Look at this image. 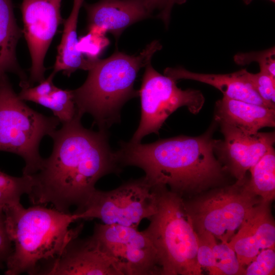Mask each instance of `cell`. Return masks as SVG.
<instances>
[{"mask_svg":"<svg viewBox=\"0 0 275 275\" xmlns=\"http://www.w3.org/2000/svg\"><path fill=\"white\" fill-rule=\"evenodd\" d=\"M82 117L76 112L50 135L52 152L44 159L40 170L31 175L33 184L28 196L34 205L50 204L66 213L76 206L74 213H79L99 179L121 173L122 168L109 145L107 130L85 128Z\"/></svg>","mask_w":275,"mask_h":275,"instance_id":"1","label":"cell"},{"mask_svg":"<svg viewBox=\"0 0 275 275\" xmlns=\"http://www.w3.org/2000/svg\"><path fill=\"white\" fill-rule=\"evenodd\" d=\"M213 126L197 137L180 135L150 144L120 142L116 151L122 168L135 166L154 186L166 187L182 198L219 185L226 169L214 152Z\"/></svg>","mask_w":275,"mask_h":275,"instance_id":"2","label":"cell"},{"mask_svg":"<svg viewBox=\"0 0 275 275\" xmlns=\"http://www.w3.org/2000/svg\"><path fill=\"white\" fill-rule=\"evenodd\" d=\"M6 227L14 249L6 262V275L37 274L44 265L61 254L67 243L78 236L82 224L74 212H61L41 205L24 207L20 202L4 208Z\"/></svg>","mask_w":275,"mask_h":275,"instance_id":"3","label":"cell"},{"mask_svg":"<svg viewBox=\"0 0 275 275\" xmlns=\"http://www.w3.org/2000/svg\"><path fill=\"white\" fill-rule=\"evenodd\" d=\"M161 48L154 40L136 56L118 51L105 59L96 60L85 82L72 90L76 112L90 114L101 130H107L120 122L123 105L139 95L133 85L139 70Z\"/></svg>","mask_w":275,"mask_h":275,"instance_id":"4","label":"cell"},{"mask_svg":"<svg viewBox=\"0 0 275 275\" xmlns=\"http://www.w3.org/2000/svg\"><path fill=\"white\" fill-rule=\"evenodd\" d=\"M156 213L144 232L158 255L161 275H200L198 237L184 199L166 187H156Z\"/></svg>","mask_w":275,"mask_h":275,"instance_id":"5","label":"cell"},{"mask_svg":"<svg viewBox=\"0 0 275 275\" xmlns=\"http://www.w3.org/2000/svg\"><path fill=\"white\" fill-rule=\"evenodd\" d=\"M60 123L55 116H46L28 106L15 92L6 74L0 77V151L24 160L22 175L40 170L44 160L39 153L41 141Z\"/></svg>","mask_w":275,"mask_h":275,"instance_id":"6","label":"cell"},{"mask_svg":"<svg viewBox=\"0 0 275 275\" xmlns=\"http://www.w3.org/2000/svg\"><path fill=\"white\" fill-rule=\"evenodd\" d=\"M248 181L245 177L195 200H184L197 233L208 232L222 242L230 241L253 208L261 201L252 191Z\"/></svg>","mask_w":275,"mask_h":275,"instance_id":"7","label":"cell"},{"mask_svg":"<svg viewBox=\"0 0 275 275\" xmlns=\"http://www.w3.org/2000/svg\"><path fill=\"white\" fill-rule=\"evenodd\" d=\"M157 189L144 176L131 179L109 191L97 189L78 219L98 218L103 224L138 228L141 222L156 212Z\"/></svg>","mask_w":275,"mask_h":275,"instance_id":"8","label":"cell"},{"mask_svg":"<svg viewBox=\"0 0 275 275\" xmlns=\"http://www.w3.org/2000/svg\"><path fill=\"white\" fill-rule=\"evenodd\" d=\"M139 95L141 116L139 125L130 142L140 143L146 135L158 134L163 123L178 108L186 106L190 113H198L205 101L199 91L179 88L176 80L162 75L150 64L146 66Z\"/></svg>","mask_w":275,"mask_h":275,"instance_id":"9","label":"cell"},{"mask_svg":"<svg viewBox=\"0 0 275 275\" xmlns=\"http://www.w3.org/2000/svg\"><path fill=\"white\" fill-rule=\"evenodd\" d=\"M91 236L112 258L120 275L161 274L157 251L144 231L95 223Z\"/></svg>","mask_w":275,"mask_h":275,"instance_id":"10","label":"cell"},{"mask_svg":"<svg viewBox=\"0 0 275 275\" xmlns=\"http://www.w3.org/2000/svg\"><path fill=\"white\" fill-rule=\"evenodd\" d=\"M62 0H22L20 8L23 23V35L31 58L30 86L44 80L46 53L59 26L63 23Z\"/></svg>","mask_w":275,"mask_h":275,"instance_id":"11","label":"cell"},{"mask_svg":"<svg viewBox=\"0 0 275 275\" xmlns=\"http://www.w3.org/2000/svg\"><path fill=\"white\" fill-rule=\"evenodd\" d=\"M220 125L224 140L217 141L215 151L226 170L237 180H242L246 172L273 146L274 132L249 134L228 125Z\"/></svg>","mask_w":275,"mask_h":275,"instance_id":"12","label":"cell"},{"mask_svg":"<svg viewBox=\"0 0 275 275\" xmlns=\"http://www.w3.org/2000/svg\"><path fill=\"white\" fill-rule=\"evenodd\" d=\"M78 237L70 240L59 257L42 267L37 274L120 275L113 260L92 236Z\"/></svg>","mask_w":275,"mask_h":275,"instance_id":"13","label":"cell"},{"mask_svg":"<svg viewBox=\"0 0 275 275\" xmlns=\"http://www.w3.org/2000/svg\"><path fill=\"white\" fill-rule=\"evenodd\" d=\"M269 205L261 200L255 206L228 243L244 267L261 250L274 249L275 224Z\"/></svg>","mask_w":275,"mask_h":275,"instance_id":"14","label":"cell"},{"mask_svg":"<svg viewBox=\"0 0 275 275\" xmlns=\"http://www.w3.org/2000/svg\"><path fill=\"white\" fill-rule=\"evenodd\" d=\"M87 11L88 31L109 32L118 39L132 24L149 17L152 11L145 0H100L84 2Z\"/></svg>","mask_w":275,"mask_h":275,"instance_id":"15","label":"cell"},{"mask_svg":"<svg viewBox=\"0 0 275 275\" xmlns=\"http://www.w3.org/2000/svg\"><path fill=\"white\" fill-rule=\"evenodd\" d=\"M214 119L253 134L262 128L274 127L275 109L223 97L215 103Z\"/></svg>","mask_w":275,"mask_h":275,"instance_id":"16","label":"cell"},{"mask_svg":"<svg viewBox=\"0 0 275 275\" xmlns=\"http://www.w3.org/2000/svg\"><path fill=\"white\" fill-rule=\"evenodd\" d=\"M243 69L228 74H205L189 71L183 68L168 67L164 74L174 79H185L210 85L219 90L223 97L271 108L255 90Z\"/></svg>","mask_w":275,"mask_h":275,"instance_id":"17","label":"cell"},{"mask_svg":"<svg viewBox=\"0 0 275 275\" xmlns=\"http://www.w3.org/2000/svg\"><path fill=\"white\" fill-rule=\"evenodd\" d=\"M84 0H73L71 12L64 19L61 41L57 47V56L52 72H59L69 77L78 69L89 70L95 61L86 58L77 49V25L80 9Z\"/></svg>","mask_w":275,"mask_h":275,"instance_id":"18","label":"cell"},{"mask_svg":"<svg viewBox=\"0 0 275 275\" xmlns=\"http://www.w3.org/2000/svg\"><path fill=\"white\" fill-rule=\"evenodd\" d=\"M23 31L17 25L12 0H0V77L12 72L20 82H28L16 57V47Z\"/></svg>","mask_w":275,"mask_h":275,"instance_id":"19","label":"cell"},{"mask_svg":"<svg viewBox=\"0 0 275 275\" xmlns=\"http://www.w3.org/2000/svg\"><path fill=\"white\" fill-rule=\"evenodd\" d=\"M248 184L252 191L264 202L275 198V152L271 147L250 169Z\"/></svg>","mask_w":275,"mask_h":275,"instance_id":"20","label":"cell"},{"mask_svg":"<svg viewBox=\"0 0 275 275\" xmlns=\"http://www.w3.org/2000/svg\"><path fill=\"white\" fill-rule=\"evenodd\" d=\"M50 109L61 124L71 121L75 116L76 109L72 90L56 86L49 95L38 97L33 101Z\"/></svg>","mask_w":275,"mask_h":275,"instance_id":"21","label":"cell"},{"mask_svg":"<svg viewBox=\"0 0 275 275\" xmlns=\"http://www.w3.org/2000/svg\"><path fill=\"white\" fill-rule=\"evenodd\" d=\"M33 184L32 175L14 177L0 171V209L20 202L22 195L30 194Z\"/></svg>","mask_w":275,"mask_h":275,"instance_id":"22","label":"cell"},{"mask_svg":"<svg viewBox=\"0 0 275 275\" xmlns=\"http://www.w3.org/2000/svg\"><path fill=\"white\" fill-rule=\"evenodd\" d=\"M215 266L220 275H244L245 268L239 263L237 255L228 243H213Z\"/></svg>","mask_w":275,"mask_h":275,"instance_id":"23","label":"cell"},{"mask_svg":"<svg viewBox=\"0 0 275 275\" xmlns=\"http://www.w3.org/2000/svg\"><path fill=\"white\" fill-rule=\"evenodd\" d=\"M235 63L244 65L252 62H257L260 70L268 73L275 78V47L274 46L259 51L238 53L234 57Z\"/></svg>","mask_w":275,"mask_h":275,"instance_id":"24","label":"cell"},{"mask_svg":"<svg viewBox=\"0 0 275 275\" xmlns=\"http://www.w3.org/2000/svg\"><path fill=\"white\" fill-rule=\"evenodd\" d=\"M197 234V260L202 268L207 269L209 274L220 275L215 266L213 243L215 237L211 233L203 232Z\"/></svg>","mask_w":275,"mask_h":275,"instance_id":"25","label":"cell"},{"mask_svg":"<svg viewBox=\"0 0 275 275\" xmlns=\"http://www.w3.org/2000/svg\"><path fill=\"white\" fill-rule=\"evenodd\" d=\"M245 76L261 98L274 108L275 78L262 70L257 73H252L246 70Z\"/></svg>","mask_w":275,"mask_h":275,"instance_id":"26","label":"cell"},{"mask_svg":"<svg viewBox=\"0 0 275 275\" xmlns=\"http://www.w3.org/2000/svg\"><path fill=\"white\" fill-rule=\"evenodd\" d=\"M109 43L105 34L88 31L86 35L78 39L77 49L87 59L95 60Z\"/></svg>","mask_w":275,"mask_h":275,"instance_id":"27","label":"cell"},{"mask_svg":"<svg viewBox=\"0 0 275 275\" xmlns=\"http://www.w3.org/2000/svg\"><path fill=\"white\" fill-rule=\"evenodd\" d=\"M275 271L274 249L261 250L245 268L244 275H272Z\"/></svg>","mask_w":275,"mask_h":275,"instance_id":"28","label":"cell"},{"mask_svg":"<svg viewBox=\"0 0 275 275\" xmlns=\"http://www.w3.org/2000/svg\"><path fill=\"white\" fill-rule=\"evenodd\" d=\"M55 75L52 72L46 79L39 82V84L35 87L30 86L28 82H19L21 91L18 94L19 97L23 101L33 102L38 97L49 95L56 87L53 82Z\"/></svg>","mask_w":275,"mask_h":275,"instance_id":"29","label":"cell"},{"mask_svg":"<svg viewBox=\"0 0 275 275\" xmlns=\"http://www.w3.org/2000/svg\"><path fill=\"white\" fill-rule=\"evenodd\" d=\"M6 229L4 209H0V268L3 267L13 251Z\"/></svg>","mask_w":275,"mask_h":275,"instance_id":"30","label":"cell"},{"mask_svg":"<svg viewBox=\"0 0 275 275\" xmlns=\"http://www.w3.org/2000/svg\"><path fill=\"white\" fill-rule=\"evenodd\" d=\"M186 0H169L165 8L160 12L158 17L160 18L167 27L170 19L171 12L172 9L175 4H182L185 3Z\"/></svg>","mask_w":275,"mask_h":275,"instance_id":"31","label":"cell"},{"mask_svg":"<svg viewBox=\"0 0 275 275\" xmlns=\"http://www.w3.org/2000/svg\"><path fill=\"white\" fill-rule=\"evenodd\" d=\"M148 8L153 12L155 9L162 11L167 5L169 0H145Z\"/></svg>","mask_w":275,"mask_h":275,"instance_id":"32","label":"cell"},{"mask_svg":"<svg viewBox=\"0 0 275 275\" xmlns=\"http://www.w3.org/2000/svg\"><path fill=\"white\" fill-rule=\"evenodd\" d=\"M269 1H270L271 2L273 3H274L275 2V0H269ZM243 1L245 4L248 5L251 3L252 0H243Z\"/></svg>","mask_w":275,"mask_h":275,"instance_id":"33","label":"cell"}]
</instances>
